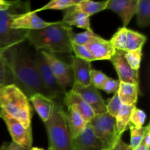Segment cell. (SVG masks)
Masks as SVG:
<instances>
[{
    "instance_id": "6da1fadb",
    "label": "cell",
    "mask_w": 150,
    "mask_h": 150,
    "mask_svg": "<svg viewBox=\"0 0 150 150\" xmlns=\"http://www.w3.org/2000/svg\"><path fill=\"white\" fill-rule=\"evenodd\" d=\"M1 53L5 62L7 84L10 80V83L18 86L28 98L35 94H41L51 99L41 82L34 59L21 44Z\"/></svg>"
},
{
    "instance_id": "7a4b0ae2",
    "label": "cell",
    "mask_w": 150,
    "mask_h": 150,
    "mask_svg": "<svg viewBox=\"0 0 150 150\" xmlns=\"http://www.w3.org/2000/svg\"><path fill=\"white\" fill-rule=\"evenodd\" d=\"M71 30H73L71 26L59 21L43 29L29 31L26 40L36 50H45L55 54H70L72 53L70 38Z\"/></svg>"
},
{
    "instance_id": "3957f363",
    "label": "cell",
    "mask_w": 150,
    "mask_h": 150,
    "mask_svg": "<svg viewBox=\"0 0 150 150\" xmlns=\"http://www.w3.org/2000/svg\"><path fill=\"white\" fill-rule=\"evenodd\" d=\"M1 111L18 120L26 127H32V108L29 98L16 85L7 84L0 88Z\"/></svg>"
},
{
    "instance_id": "277c9868",
    "label": "cell",
    "mask_w": 150,
    "mask_h": 150,
    "mask_svg": "<svg viewBox=\"0 0 150 150\" xmlns=\"http://www.w3.org/2000/svg\"><path fill=\"white\" fill-rule=\"evenodd\" d=\"M44 123L48 139V147L54 150H73L70 133L63 103L55 101L51 118Z\"/></svg>"
},
{
    "instance_id": "5b68a950",
    "label": "cell",
    "mask_w": 150,
    "mask_h": 150,
    "mask_svg": "<svg viewBox=\"0 0 150 150\" xmlns=\"http://www.w3.org/2000/svg\"><path fill=\"white\" fill-rule=\"evenodd\" d=\"M21 1H13L11 7L5 11H0V52L14 45H19L27 39L28 30L15 29L11 28V23L16 13L20 9L26 7Z\"/></svg>"
},
{
    "instance_id": "8992f818",
    "label": "cell",
    "mask_w": 150,
    "mask_h": 150,
    "mask_svg": "<svg viewBox=\"0 0 150 150\" xmlns=\"http://www.w3.org/2000/svg\"><path fill=\"white\" fill-rule=\"evenodd\" d=\"M88 124L100 141L103 150H111L122 138L117 133L115 118L108 113L95 115Z\"/></svg>"
},
{
    "instance_id": "52a82bcc",
    "label": "cell",
    "mask_w": 150,
    "mask_h": 150,
    "mask_svg": "<svg viewBox=\"0 0 150 150\" xmlns=\"http://www.w3.org/2000/svg\"><path fill=\"white\" fill-rule=\"evenodd\" d=\"M33 59L41 82L44 88L49 93L51 99L63 103L67 91L64 90L57 81L40 50H36Z\"/></svg>"
},
{
    "instance_id": "ba28073f",
    "label": "cell",
    "mask_w": 150,
    "mask_h": 150,
    "mask_svg": "<svg viewBox=\"0 0 150 150\" xmlns=\"http://www.w3.org/2000/svg\"><path fill=\"white\" fill-rule=\"evenodd\" d=\"M146 40V37L140 32L127 27H121L114 33L110 42L117 51L127 52L143 49Z\"/></svg>"
},
{
    "instance_id": "9c48e42d",
    "label": "cell",
    "mask_w": 150,
    "mask_h": 150,
    "mask_svg": "<svg viewBox=\"0 0 150 150\" xmlns=\"http://www.w3.org/2000/svg\"><path fill=\"white\" fill-rule=\"evenodd\" d=\"M40 51L60 86L65 91L67 87H73L74 79L71 65L57 57L55 54L45 50H40Z\"/></svg>"
},
{
    "instance_id": "30bf717a",
    "label": "cell",
    "mask_w": 150,
    "mask_h": 150,
    "mask_svg": "<svg viewBox=\"0 0 150 150\" xmlns=\"http://www.w3.org/2000/svg\"><path fill=\"white\" fill-rule=\"evenodd\" d=\"M1 118L5 122L9 133L12 138V142H15L26 150L32 148V127H26L18 120L1 111Z\"/></svg>"
},
{
    "instance_id": "8fae6325",
    "label": "cell",
    "mask_w": 150,
    "mask_h": 150,
    "mask_svg": "<svg viewBox=\"0 0 150 150\" xmlns=\"http://www.w3.org/2000/svg\"><path fill=\"white\" fill-rule=\"evenodd\" d=\"M70 89L79 94L86 101L95 115H100L107 112L106 103L104 101L99 89L92 84L86 86L73 84Z\"/></svg>"
},
{
    "instance_id": "7c38bea8",
    "label": "cell",
    "mask_w": 150,
    "mask_h": 150,
    "mask_svg": "<svg viewBox=\"0 0 150 150\" xmlns=\"http://www.w3.org/2000/svg\"><path fill=\"white\" fill-rule=\"evenodd\" d=\"M55 21L49 22L43 20L33 11L23 12L18 13L11 23V28L23 30H38L52 25Z\"/></svg>"
},
{
    "instance_id": "4fadbf2b",
    "label": "cell",
    "mask_w": 150,
    "mask_h": 150,
    "mask_svg": "<svg viewBox=\"0 0 150 150\" xmlns=\"http://www.w3.org/2000/svg\"><path fill=\"white\" fill-rule=\"evenodd\" d=\"M110 61L117 71L120 82L139 85V71L130 67L125 58L123 51H116Z\"/></svg>"
},
{
    "instance_id": "5bb4252c",
    "label": "cell",
    "mask_w": 150,
    "mask_h": 150,
    "mask_svg": "<svg viewBox=\"0 0 150 150\" xmlns=\"http://www.w3.org/2000/svg\"><path fill=\"white\" fill-rule=\"evenodd\" d=\"M137 4L138 0H108L105 10L118 15L123 23L122 27H127L136 14Z\"/></svg>"
},
{
    "instance_id": "9a60e30c",
    "label": "cell",
    "mask_w": 150,
    "mask_h": 150,
    "mask_svg": "<svg viewBox=\"0 0 150 150\" xmlns=\"http://www.w3.org/2000/svg\"><path fill=\"white\" fill-rule=\"evenodd\" d=\"M95 61L97 60H111L117 50L114 48L110 40L103 39L97 35L85 45Z\"/></svg>"
},
{
    "instance_id": "2e32d148",
    "label": "cell",
    "mask_w": 150,
    "mask_h": 150,
    "mask_svg": "<svg viewBox=\"0 0 150 150\" xmlns=\"http://www.w3.org/2000/svg\"><path fill=\"white\" fill-rule=\"evenodd\" d=\"M63 105L67 108H72L77 111L86 122H89L95 116V113L86 103V101L76 92L70 89L64 95Z\"/></svg>"
},
{
    "instance_id": "e0dca14e",
    "label": "cell",
    "mask_w": 150,
    "mask_h": 150,
    "mask_svg": "<svg viewBox=\"0 0 150 150\" xmlns=\"http://www.w3.org/2000/svg\"><path fill=\"white\" fill-rule=\"evenodd\" d=\"M73 150H103L100 141L96 137L89 124L77 137L73 139Z\"/></svg>"
},
{
    "instance_id": "ac0fdd59",
    "label": "cell",
    "mask_w": 150,
    "mask_h": 150,
    "mask_svg": "<svg viewBox=\"0 0 150 150\" xmlns=\"http://www.w3.org/2000/svg\"><path fill=\"white\" fill-rule=\"evenodd\" d=\"M70 65L73 70L74 84L84 86L91 84L90 76L92 69L90 62L74 57Z\"/></svg>"
},
{
    "instance_id": "d6986e66",
    "label": "cell",
    "mask_w": 150,
    "mask_h": 150,
    "mask_svg": "<svg viewBox=\"0 0 150 150\" xmlns=\"http://www.w3.org/2000/svg\"><path fill=\"white\" fill-rule=\"evenodd\" d=\"M62 21L69 26H74L78 28L86 29V31L92 30L90 26L89 16L81 11L76 6L64 10Z\"/></svg>"
},
{
    "instance_id": "ffe728a7",
    "label": "cell",
    "mask_w": 150,
    "mask_h": 150,
    "mask_svg": "<svg viewBox=\"0 0 150 150\" xmlns=\"http://www.w3.org/2000/svg\"><path fill=\"white\" fill-rule=\"evenodd\" d=\"M29 100L43 122H45L51 118L54 111L55 101L41 94L33 95Z\"/></svg>"
},
{
    "instance_id": "44dd1931",
    "label": "cell",
    "mask_w": 150,
    "mask_h": 150,
    "mask_svg": "<svg viewBox=\"0 0 150 150\" xmlns=\"http://www.w3.org/2000/svg\"><path fill=\"white\" fill-rule=\"evenodd\" d=\"M139 85L120 82L117 95L122 105L136 106Z\"/></svg>"
},
{
    "instance_id": "7402d4cb",
    "label": "cell",
    "mask_w": 150,
    "mask_h": 150,
    "mask_svg": "<svg viewBox=\"0 0 150 150\" xmlns=\"http://www.w3.org/2000/svg\"><path fill=\"white\" fill-rule=\"evenodd\" d=\"M65 114L70 133L73 139H74L82 133L88 123L77 111L72 108H67V112H65Z\"/></svg>"
},
{
    "instance_id": "603a6c76",
    "label": "cell",
    "mask_w": 150,
    "mask_h": 150,
    "mask_svg": "<svg viewBox=\"0 0 150 150\" xmlns=\"http://www.w3.org/2000/svg\"><path fill=\"white\" fill-rule=\"evenodd\" d=\"M136 107V106H132V105H122L118 115L115 118L117 133L120 137H122L123 133L126 131L127 127L130 125L132 112Z\"/></svg>"
},
{
    "instance_id": "cb8c5ba5",
    "label": "cell",
    "mask_w": 150,
    "mask_h": 150,
    "mask_svg": "<svg viewBox=\"0 0 150 150\" xmlns=\"http://www.w3.org/2000/svg\"><path fill=\"white\" fill-rule=\"evenodd\" d=\"M137 24L141 28H147L150 23V1L138 0Z\"/></svg>"
},
{
    "instance_id": "d4e9b609",
    "label": "cell",
    "mask_w": 150,
    "mask_h": 150,
    "mask_svg": "<svg viewBox=\"0 0 150 150\" xmlns=\"http://www.w3.org/2000/svg\"><path fill=\"white\" fill-rule=\"evenodd\" d=\"M108 0L106 1H94L90 0H80L79 4L76 5L78 9L90 17L91 16L99 12L106 9L107 3Z\"/></svg>"
},
{
    "instance_id": "484cf974",
    "label": "cell",
    "mask_w": 150,
    "mask_h": 150,
    "mask_svg": "<svg viewBox=\"0 0 150 150\" xmlns=\"http://www.w3.org/2000/svg\"><path fill=\"white\" fill-rule=\"evenodd\" d=\"M80 0H52L49 1L48 4L42 6L41 8L34 10V13H37L38 12L46 10H64L69 7L76 6L79 4Z\"/></svg>"
},
{
    "instance_id": "4316f807",
    "label": "cell",
    "mask_w": 150,
    "mask_h": 150,
    "mask_svg": "<svg viewBox=\"0 0 150 150\" xmlns=\"http://www.w3.org/2000/svg\"><path fill=\"white\" fill-rule=\"evenodd\" d=\"M130 130V148L132 150H136L138 146L142 144L144 136L149 129V125L142 127H136L129 125Z\"/></svg>"
},
{
    "instance_id": "83f0119b",
    "label": "cell",
    "mask_w": 150,
    "mask_h": 150,
    "mask_svg": "<svg viewBox=\"0 0 150 150\" xmlns=\"http://www.w3.org/2000/svg\"><path fill=\"white\" fill-rule=\"evenodd\" d=\"M124 56L126 61L128 63L129 65L130 66V67L134 70L139 71V68L141 67L142 56H143L142 49H138L132 51L124 52Z\"/></svg>"
},
{
    "instance_id": "f1b7e54d",
    "label": "cell",
    "mask_w": 150,
    "mask_h": 150,
    "mask_svg": "<svg viewBox=\"0 0 150 150\" xmlns=\"http://www.w3.org/2000/svg\"><path fill=\"white\" fill-rule=\"evenodd\" d=\"M96 34L92 31H85L81 33H76L71 30L70 32V38L71 42L78 44V45H85L92 38L96 36Z\"/></svg>"
},
{
    "instance_id": "f546056e",
    "label": "cell",
    "mask_w": 150,
    "mask_h": 150,
    "mask_svg": "<svg viewBox=\"0 0 150 150\" xmlns=\"http://www.w3.org/2000/svg\"><path fill=\"white\" fill-rule=\"evenodd\" d=\"M72 53H74L75 57L88 62L95 61L93 57L85 45H78L72 42Z\"/></svg>"
},
{
    "instance_id": "4dcf8cb0",
    "label": "cell",
    "mask_w": 150,
    "mask_h": 150,
    "mask_svg": "<svg viewBox=\"0 0 150 150\" xmlns=\"http://www.w3.org/2000/svg\"><path fill=\"white\" fill-rule=\"evenodd\" d=\"M146 119V114L143 110L138 108L137 107L133 109L130 120V125L136 127H144Z\"/></svg>"
},
{
    "instance_id": "1f68e13d",
    "label": "cell",
    "mask_w": 150,
    "mask_h": 150,
    "mask_svg": "<svg viewBox=\"0 0 150 150\" xmlns=\"http://www.w3.org/2000/svg\"><path fill=\"white\" fill-rule=\"evenodd\" d=\"M122 105V104L119 98L118 95L117 93H115L114 96L108 101V104H106L107 113H108L111 117L116 118L121 109Z\"/></svg>"
},
{
    "instance_id": "d6a6232c",
    "label": "cell",
    "mask_w": 150,
    "mask_h": 150,
    "mask_svg": "<svg viewBox=\"0 0 150 150\" xmlns=\"http://www.w3.org/2000/svg\"><path fill=\"white\" fill-rule=\"evenodd\" d=\"M108 77L105 73L100 70H92L90 76L91 84L100 90Z\"/></svg>"
},
{
    "instance_id": "836d02e7",
    "label": "cell",
    "mask_w": 150,
    "mask_h": 150,
    "mask_svg": "<svg viewBox=\"0 0 150 150\" xmlns=\"http://www.w3.org/2000/svg\"><path fill=\"white\" fill-rule=\"evenodd\" d=\"M120 81L118 79L116 80V79H113L111 78L108 77L106 81L103 84L100 89L103 90L104 92L108 94L117 93L119 87H120Z\"/></svg>"
},
{
    "instance_id": "e575fe53",
    "label": "cell",
    "mask_w": 150,
    "mask_h": 150,
    "mask_svg": "<svg viewBox=\"0 0 150 150\" xmlns=\"http://www.w3.org/2000/svg\"><path fill=\"white\" fill-rule=\"evenodd\" d=\"M7 84V72L4 59L0 52V88Z\"/></svg>"
},
{
    "instance_id": "d590c367",
    "label": "cell",
    "mask_w": 150,
    "mask_h": 150,
    "mask_svg": "<svg viewBox=\"0 0 150 150\" xmlns=\"http://www.w3.org/2000/svg\"><path fill=\"white\" fill-rule=\"evenodd\" d=\"M0 150H26L15 142H4L0 146Z\"/></svg>"
},
{
    "instance_id": "8d00e7d4",
    "label": "cell",
    "mask_w": 150,
    "mask_h": 150,
    "mask_svg": "<svg viewBox=\"0 0 150 150\" xmlns=\"http://www.w3.org/2000/svg\"><path fill=\"white\" fill-rule=\"evenodd\" d=\"M111 150H132L130 148V145L126 144L125 142H124L122 141V139H120L118 140V142H117V144H115V146L113 147V149Z\"/></svg>"
},
{
    "instance_id": "74e56055",
    "label": "cell",
    "mask_w": 150,
    "mask_h": 150,
    "mask_svg": "<svg viewBox=\"0 0 150 150\" xmlns=\"http://www.w3.org/2000/svg\"><path fill=\"white\" fill-rule=\"evenodd\" d=\"M13 3V1L0 0V11H5V10H7L11 7Z\"/></svg>"
},
{
    "instance_id": "f35d334b",
    "label": "cell",
    "mask_w": 150,
    "mask_h": 150,
    "mask_svg": "<svg viewBox=\"0 0 150 150\" xmlns=\"http://www.w3.org/2000/svg\"><path fill=\"white\" fill-rule=\"evenodd\" d=\"M142 143L145 145L147 148H149L150 146V129L147 130L146 134L144 136V139L142 140Z\"/></svg>"
},
{
    "instance_id": "ab89813d",
    "label": "cell",
    "mask_w": 150,
    "mask_h": 150,
    "mask_svg": "<svg viewBox=\"0 0 150 150\" xmlns=\"http://www.w3.org/2000/svg\"><path fill=\"white\" fill-rule=\"evenodd\" d=\"M136 150H149V148L146 147V146H145V145L142 142V144H141L138 146L137 149H136Z\"/></svg>"
},
{
    "instance_id": "60d3db41",
    "label": "cell",
    "mask_w": 150,
    "mask_h": 150,
    "mask_svg": "<svg viewBox=\"0 0 150 150\" xmlns=\"http://www.w3.org/2000/svg\"><path fill=\"white\" fill-rule=\"evenodd\" d=\"M29 150H44L42 148H38V147H32V149H29Z\"/></svg>"
},
{
    "instance_id": "b9f144b4",
    "label": "cell",
    "mask_w": 150,
    "mask_h": 150,
    "mask_svg": "<svg viewBox=\"0 0 150 150\" xmlns=\"http://www.w3.org/2000/svg\"><path fill=\"white\" fill-rule=\"evenodd\" d=\"M1 108L0 107V118H1Z\"/></svg>"
},
{
    "instance_id": "7bdbcfd3",
    "label": "cell",
    "mask_w": 150,
    "mask_h": 150,
    "mask_svg": "<svg viewBox=\"0 0 150 150\" xmlns=\"http://www.w3.org/2000/svg\"><path fill=\"white\" fill-rule=\"evenodd\" d=\"M48 150H54V149H51V148H49V147H48Z\"/></svg>"
}]
</instances>
